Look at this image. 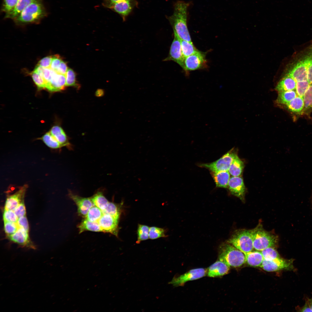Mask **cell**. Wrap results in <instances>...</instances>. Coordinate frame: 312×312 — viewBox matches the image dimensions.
<instances>
[{
    "label": "cell",
    "instance_id": "obj_24",
    "mask_svg": "<svg viewBox=\"0 0 312 312\" xmlns=\"http://www.w3.org/2000/svg\"><path fill=\"white\" fill-rule=\"evenodd\" d=\"M77 227L79 233L86 231L103 232L98 222H92L86 218L82 220Z\"/></svg>",
    "mask_w": 312,
    "mask_h": 312
},
{
    "label": "cell",
    "instance_id": "obj_14",
    "mask_svg": "<svg viewBox=\"0 0 312 312\" xmlns=\"http://www.w3.org/2000/svg\"><path fill=\"white\" fill-rule=\"evenodd\" d=\"M66 86L65 75L59 74L55 71L50 81L46 83V88L52 92L60 91Z\"/></svg>",
    "mask_w": 312,
    "mask_h": 312
},
{
    "label": "cell",
    "instance_id": "obj_10",
    "mask_svg": "<svg viewBox=\"0 0 312 312\" xmlns=\"http://www.w3.org/2000/svg\"><path fill=\"white\" fill-rule=\"evenodd\" d=\"M174 34V38L170 48L169 55L164 60L173 61L183 68L185 58L182 51L181 39L176 34Z\"/></svg>",
    "mask_w": 312,
    "mask_h": 312
},
{
    "label": "cell",
    "instance_id": "obj_11",
    "mask_svg": "<svg viewBox=\"0 0 312 312\" xmlns=\"http://www.w3.org/2000/svg\"><path fill=\"white\" fill-rule=\"evenodd\" d=\"M104 233H108L118 237V220L107 213H103L98 221Z\"/></svg>",
    "mask_w": 312,
    "mask_h": 312
},
{
    "label": "cell",
    "instance_id": "obj_28",
    "mask_svg": "<svg viewBox=\"0 0 312 312\" xmlns=\"http://www.w3.org/2000/svg\"><path fill=\"white\" fill-rule=\"evenodd\" d=\"M297 96L295 90L279 92L276 102L280 104L285 105Z\"/></svg>",
    "mask_w": 312,
    "mask_h": 312
},
{
    "label": "cell",
    "instance_id": "obj_51",
    "mask_svg": "<svg viewBox=\"0 0 312 312\" xmlns=\"http://www.w3.org/2000/svg\"><path fill=\"white\" fill-rule=\"evenodd\" d=\"M44 69V68L37 65L34 70L42 77Z\"/></svg>",
    "mask_w": 312,
    "mask_h": 312
},
{
    "label": "cell",
    "instance_id": "obj_7",
    "mask_svg": "<svg viewBox=\"0 0 312 312\" xmlns=\"http://www.w3.org/2000/svg\"><path fill=\"white\" fill-rule=\"evenodd\" d=\"M207 63L205 53L198 51L185 58L182 68L186 72L203 69Z\"/></svg>",
    "mask_w": 312,
    "mask_h": 312
},
{
    "label": "cell",
    "instance_id": "obj_42",
    "mask_svg": "<svg viewBox=\"0 0 312 312\" xmlns=\"http://www.w3.org/2000/svg\"><path fill=\"white\" fill-rule=\"evenodd\" d=\"M4 221L17 223L18 218L13 210L4 209L3 214Z\"/></svg>",
    "mask_w": 312,
    "mask_h": 312
},
{
    "label": "cell",
    "instance_id": "obj_5",
    "mask_svg": "<svg viewBox=\"0 0 312 312\" xmlns=\"http://www.w3.org/2000/svg\"><path fill=\"white\" fill-rule=\"evenodd\" d=\"M254 249L261 251L267 248L273 247L277 242L276 236L265 231L261 226L252 230Z\"/></svg>",
    "mask_w": 312,
    "mask_h": 312
},
{
    "label": "cell",
    "instance_id": "obj_1",
    "mask_svg": "<svg viewBox=\"0 0 312 312\" xmlns=\"http://www.w3.org/2000/svg\"><path fill=\"white\" fill-rule=\"evenodd\" d=\"M189 2L182 0L176 2L174 5L173 14L168 19L176 34L181 39L192 42L187 26L188 10Z\"/></svg>",
    "mask_w": 312,
    "mask_h": 312
},
{
    "label": "cell",
    "instance_id": "obj_26",
    "mask_svg": "<svg viewBox=\"0 0 312 312\" xmlns=\"http://www.w3.org/2000/svg\"><path fill=\"white\" fill-rule=\"evenodd\" d=\"M244 166L243 162L237 155L231 164L228 171L233 176H239L242 172Z\"/></svg>",
    "mask_w": 312,
    "mask_h": 312
},
{
    "label": "cell",
    "instance_id": "obj_52",
    "mask_svg": "<svg viewBox=\"0 0 312 312\" xmlns=\"http://www.w3.org/2000/svg\"><path fill=\"white\" fill-rule=\"evenodd\" d=\"M309 304L310 307L312 310V298L309 299L307 301Z\"/></svg>",
    "mask_w": 312,
    "mask_h": 312
},
{
    "label": "cell",
    "instance_id": "obj_6",
    "mask_svg": "<svg viewBox=\"0 0 312 312\" xmlns=\"http://www.w3.org/2000/svg\"><path fill=\"white\" fill-rule=\"evenodd\" d=\"M237 155L233 150H231L216 161L200 164L199 166L208 169L212 172L228 171L231 164Z\"/></svg>",
    "mask_w": 312,
    "mask_h": 312
},
{
    "label": "cell",
    "instance_id": "obj_39",
    "mask_svg": "<svg viewBox=\"0 0 312 312\" xmlns=\"http://www.w3.org/2000/svg\"><path fill=\"white\" fill-rule=\"evenodd\" d=\"M296 91L298 96L303 98V96L310 84L308 81L296 82Z\"/></svg>",
    "mask_w": 312,
    "mask_h": 312
},
{
    "label": "cell",
    "instance_id": "obj_40",
    "mask_svg": "<svg viewBox=\"0 0 312 312\" xmlns=\"http://www.w3.org/2000/svg\"><path fill=\"white\" fill-rule=\"evenodd\" d=\"M18 0H3L1 8L2 12L8 13L16 6Z\"/></svg>",
    "mask_w": 312,
    "mask_h": 312
},
{
    "label": "cell",
    "instance_id": "obj_46",
    "mask_svg": "<svg viewBox=\"0 0 312 312\" xmlns=\"http://www.w3.org/2000/svg\"><path fill=\"white\" fill-rule=\"evenodd\" d=\"M17 224L19 227L24 229L27 231H29V226L28 221L25 216L18 218Z\"/></svg>",
    "mask_w": 312,
    "mask_h": 312
},
{
    "label": "cell",
    "instance_id": "obj_12",
    "mask_svg": "<svg viewBox=\"0 0 312 312\" xmlns=\"http://www.w3.org/2000/svg\"><path fill=\"white\" fill-rule=\"evenodd\" d=\"M68 195L76 204L79 215L83 217H85L89 210L94 206L90 198L82 197L71 191H69Z\"/></svg>",
    "mask_w": 312,
    "mask_h": 312
},
{
    "label": "cell",
    "instance_id": "obj_13",
    "mask_svg": "<svg viewBox=\"0 0 312 312\" xmlns=\"http://www.w3.org/2000/svg\"><path fill=\"white\" fill-rule=\"evenodd\" d=\"M27 187V185H24L14 194L8 196L5 202L4 209L14 210L21 203L23 202Z\"/></svg>",
    "mask_w": 312,
    "mask_h": 312
},
{
    "label": "cell",
    "instance_id": "obj_18",
    "mask_svg": "<svg viewBox=\"0 0 312 312\" xmlns=\"http://www.w3.org/2000/svg\"><path fill=\"white\" fill-rule=\"evenodd\" d=\"M9 236L10 239L14 242L23 246L34 248L30 244L28 231L23 228L19 227L15 233Z\"/></svg>",
    "mask_w": 312,
    "mask_h": 312
},
{
    "label": "cell",
    "instance_id": "obj_44",
    "mask_svg": "<svg viewBox=\"0 0 312 312\" xmlns=\"http://www.w3.org/2000/svg\"><path fill=\"white\" fill-rule=\"evenodd\" d=\"M52 59V56H47L44 57L40 60L37 65L44 68H50Z\"/></svg>",
    "mask_w": 312,
    "mask_h": 312
},
{
    "label": "cell",
    "instance_id": "obj_29",
    "mask_svg": "<svg viewBox=\"0 0 312 312\" xmlns=\"http://www.w3.org/2000/svg\"><path fill=\"white\" fill-rule=\"evenodd\" d=\"M121 206L120 204L109 202L106 208L102 211L103 213L110 215L119 220L122 212Z\"/></svg>",
    "mask_w": 312,
    "mask_h": 312
},
{
    "label": "cell",
    "instance_id": "obj_25",
    "mask_svg": "<svg viewBox=\"0 0 312 312\" xmlns=\"http://www.w3.org/2000/svg\"><path fill=\"white\" fill-rule=\"evenodd\" d=\"M285 105L289 111L294 113H300L304 107L303 98L298 96Z\"/></svg>",
    "mask_w": 312,
    "mask_h": 312
},
{
    "label": "cell",
    "instance_id": "obj_45",
    "mask_svg": "<svg viewBox=\"0 0 312 312\" xmlns=\"http://www.w3.org/2000/svg\"><path fill=\"white\" fill-rule=\"evenodd\" d=\"M62 60L61 57L58 55L52 56L50 68L55 71L59 66Z\"/></svg>",
    "mask_w": 312,
    "mask_h": 312
},
{
    "label": "cell",
    "instance_id": "obj_17",
    "mask_svg": "<svg viewBox=\"0 0 312 312\" xmlns=\"http://www.w3.org/2000/svg\"><path fill=\"white\" fill-rule=\"evenodd\" d=\"M229 268L224 263L219 260L209 267L208 276L211 277H215L223 276L228 272Z\"/></svg>",
    "mask_w": 312,
    "mask_h": 312
},
{
    "label": "cell",
    "instance_id": "obj_27",
    "mask_svg": "<svg viewBox=\"0 0 312 312\" xmlns=\"http://www.w3.org/2000/svg\"><path fill=\"white\" fill-rule=\"evenodd\" d=\"M90 198L94 205L102 211L106 208L109 202L101 192H97Z\"/></svg>",
    "mask_w": 312,
    "mask_h": 312
},
{
    "label": "cell",
    "instance_id": "obj_3",
    "mask_svg": "<svg viewBox=\"0 0 312 312\" xmlns=\"http://www.w3.org/2000/svg\"><path fill=\"white\" fill-rule=\"evenodd\" d=\"M219 250V260L230 267H240L246 262L244 254L228 243L222 244Z\"/></svg>",
    "mask_w": 312,
    "mask_h": 312
},
{
    "label": "cell",
    "instance_id": "obj_31",
    "mask_svg": "<svg viewBox=\"0 0 312 312\" xmlns=\"http://www.w3.org/2000/svg\"><path fill=\"white\" fill-rule=\"evenodd\" d=\"M181 45L183 55L185 58L198 51L192 42L181 40Z\"/></svg>",
    "mask_w": 312,
    "mask_h": 312
},
{
    "label": "cell",
    "instance_id": "obj_41",
    "mask_svg": "<svg viewBox=\"0 0 312 312\" xmlns=\"http://www.w3.org/2000/svg\"><path fill=\"white\" fill-rule=\"evenodd\" d=\"M4 222V231L8 236L15 233L19 228L16 223L5 221Z\"/></svg>",
    "mask_w": 312,
    "mask_h": 312
},
{
    "label": "cell",
    "instance_id": "obj_16",
    "mask_svg": "<svg viewBox=\"0 0 312 312\" xmlns=\"http://www.w3.org/2000/svg\"><path fill=\"white\" fill-rule=\"evenodd\" d=\"M135 3L134 0L121 1L115 3L110 8L125 19L131 12Z\"/></svg>",
    "mask_w": 312,
    "mask_h": 312
},
{
    "label": "cell",
    "instance_id": "obj_37",
    "mask_svg": "<svg viewBox=\"0 0 312 312\" xmlns=\"http://www.w3.org/2000/svg\"><path fill=\"white\" fill-rule=\"evenodd\" d=\"M303 99L304 103V110L312 109V84H310L305 92Z\"/></svg>",
    "mask_w": 312,
    "mask_h": 312
},
{
    "label": "cell",
    "instance_id": "obj_38",
    "mask_svg": "<svg viewBox=\"0 0 312 312\" xmlns=\"http://www.w3.org/2000/svg\"><path fill=\"white\" fill-rule=\"evenodd\" d=\"M31 75L33 81L39 90L46 88V83L43 78L35 71L32 72Z\"/></svg>",
    "mask_w": 312,
    "mask_h": 312
},
{
    "label": "cell",
    "instance_id": "obj_34",
    "mask_svg": "<svg viewBox=\"0 0 312 312\" xmlns=\"http://www.w3.org/2000/svg\"><path fill=\"white\" fill-rule=\"evenodd\" d=\"M149 238L152 239L167 237L164 229L155 226L149 227Z\"/></svg>",
    "mask_w": 312,
    "mask_h": 312
},
{
    "label": "cell",
    "instance_id": "obj_22",
    "mask_svg": "<svg viewBox=\"0 0 312 312\" xmlns=\"http://www.w3.org/2000/svg\"><path fill=\"white\" fill-rule=\"evenodd\" d=\"M296 85V82L293 79L285 75L278 83L275 89L278 92L295 90Z\"/></svg>",
    "mask_w": 312,
    "mask_h": 312
},
{
    "label": "cell",
    "instance_id": "obj_47",
    "mask_svg": "<svg viewBox=\"0 0 312 312\" xmlns=\"http://www.w3.org/2000/svg\"><path fill=\"white\" fill-rule=\"evenodd\" d=\"M55 71L50 68H44L42 77L45 80L46 85L51 79Z\"/></svg>",
    "mask_w": 312,
    "mask_h": 312
},
{
    "label": "cell",
    "instance_id": "obj_30",
    "mask_svg": "<svg viewBox=\"0 0 312 312\" xmlns=\"http://www.w3.org/2000/svg\"><path fill=\"white\" fill-rule=\"evenodd\" d=\"M39 139L41 140L47 146L51 148L57 149L63 147L49 132L46 133Z\"/></svg>",
    "mask_w": 312,
    "mask_h": 312
},
{
    "label": "cell",
    "instance_id": "obj_36",
    "mask_svg": "<svg viewBox=\"0 0 312 312\" xmlns=\"http://www.w3.org/2000/svg\"><path fill=\"white\" fill-rule=\"evenodd\" d=\"M65 75L66 86H78L76 82V74L72 69L68 68Z\"/></svg>",
    "mask_w": 312,
    "mask_h": 312
},
{
    "label": "cell",
    "instance_id": "obj_21",
    "mask_svg": "<svg viewBox=\"0 0 312 312\" xmlns=\"http://www.w3.org/2000/svg\"><path fill=\"white\" fill-rule=\"evenodd\" d=\"M42 0H18L14 8L10 12L6 13L5 18L14 19L29 5L34 2Z\"/></svg>",
    "mask_w": 312,
    "mask_h": 312
},
{
    "label": "cell",
    "instance_id": "obj_43",
    "mask_svg": "<svg viewBox=\"0 0 312 312\" xmlns=\"http://www.w3.org/2000/svg\"><path fill=\"white\" fill-rule=\"evenodd\" d=\"M13 211L18 218L25 216L26 209L24 202L21 203Z\"/></svg>",
    "mask_w": 312,
    "mask_h": 312
},
{
    "label": "cell",
    "instance_id": "obj_50",
    "mask_svg": "<svg viewBox=\"0 0 312 312\" xmlns=\"http://www.w3.org/2000/svg\"><path fill=\"white\" fill-rule=\"evenodd\" d=\"M300 310V311L302 312H312V310L307 301L306 302L305 304Z\"/></svg>",
    "mask_w": 312,
    "mask_h": 312
},
{
    "label": "cell",
    "instance_id": "obj_20",
    "mask_svg": "<svg viewBox=\"0 0 312 312\" xmlns=\"http://www.w3.org/2000/svg\"><path fill=\"white\" fill-rule=\"evenodd\" d=\"M212 176L217 187L226 188L230 179V174L228 171L212 172Z\"/></svg>",
    "mask_w": 312,
    "mask_h": 312
},
{
    "label": "cell",
    "instance_id": "obj_15",
    "mask_svg": "<svg viewBox=\"0 0 312 312\" xmlns=\"http://www.w3.org/2000/svg\"><path fill=\"white\" fill-rule=\"evenodd\" d=\"M228 187L232 194L241 199L243 198L245 189L242 178L239 176L231 177L229 180Z\"/></svg>",
    "mask_w": 312,
    "mask_h": 312
},
{
    "label": "cell",
    "instance_id": "obj_49",
    "mask_svg": "<svg viewBox=\"0 0 312 312\" xmlns=\"http://www.w3.org/2000/svg\"><path fill=\"white\" fill-rule=\"evenodd\" d=\"M124 0H104L103 5L105 7L110 8L116 3Z\"/></svg>",
    "mask_w": 312,
    "mask_h": 312
},
{
    "label": "cell",
    "instance_id": "obj_4",
    "mask_svg": "<svg viewBox=\"0 0 312 312\" xmlns=\"http://www.w3.org/2000/svg\"><path fill=\"white\" fill-rule=\"evenodd\" d=\"M227 242L243 253L252 251L254 249L252 230H242L237 231Z\"/></svg>",
    "mask_w": 312,
    "mask_h": 312
},
{
    "label": "cell",
    "instance_id": "obj_2",
    "mask_svg": "<svg viewBox=\"0 0 312 312\" xmlns=\"http://www.w3.org/2000/svg\"><path fill=\"white\" fill-rule=\"evenodd\" d=\"M47 15L46 10L42 1H37L29 5L14 19L18 23H34L39 21Z\"/></svg>",
    "mask_w": 312,
    "mask_h": 312
},
{
    "label": "cell",
    "instance_id": "obj_35",
    "mask_svg": "<svg viewBox=\"0 0 312 312\" xmlns=\"http://www.w3.org/2000/svg\"><path fill=\"white\" fill-rule=\"evenodd\" d=\"M260 251L264 259L266 260H270L280 257L277 251L273 247L267 248Z\"/></svg>",
    "mask_w": 312,
    "mask_h": 312
},
{
    "label": "cell",
    "instance_id": "obj_23",
    "mask_svg": "<svg viewBox=\"0 0 312 312\" xmlns=\"http://www.w3.org/2000/svg\"><path fill=\"white\" fill-rule=\"evenodd\" d=\"M49 132L63 147L69 146L67 135L61 127L53 126Z\"/></svg>",
    "mask_w": 312,
    "mask_h": 312
},
{
    "label": "cell",
    "instance_id": "obj_9",
    "mask_svg": "<svg viewBox=\"0 0 312 312\" xmlns=\"http://www.w3.org/2000/svg\"><path fill=\"white\" fill-rule=\"evenodd\" d=\"M206 272V270L202 268L192 269L179 276L174 277L169 283L174 286H182L187 281L204 277Z\"/></svg>",
    "mask_w": 312,
    "mask_h": 312
},
{
    "label": "cell",
    "instance_id": "obj_32",
    "mask_svg": "<svg viewBox=\"0 0 312 312\" xmlns=\"http://www.w3.org/2000/svg\"><path fill=\"white\" fill-rule=\"evenodd\" d=\"M103 214L102 211L95 206L89 210L85 218L92 222H98Z\"/></svg>",
    "mask_w": 312,
    "mask_h": 312
},
{
    "label": "cell",
    "instance_id": "obj_33",
    "mask_svg": "<svg viewBox=\"0 0 312 312\" xmlns=\"http://www.w3.org/2000/svg\"><path fill=\"white\" fill-rule=\"evenodd\" d=\"M149 227L148 226L138 224L137 230V244H139L141 241L149 238Z\"/></svg>",
    "mask_w": 312,
    "mask_h": 312
},
{
    "label": "cell",
    "instance_id": "obj_8",
    "mask_svg": "<svg viewBox=\"0 0 312 312\" xmlns=\"http://www.w3.org/2000/svg\"><path fill=\"white\" fill-rule=\"evenodd\" d=\"M293 259H283L281 257L270 260L264 259L260 266L268 272H274L283 270H292L294 269Z\"/></svg>",
    "mask_w": 312,
    "mask_h": 312
},
{
    "label": "cell",
    "instance_id": "obj_19",
    "mask_svg": "<svg viewBox=\"0 0 312 312\" xmlns=\"http://www.w3.org/2000/svg\"><path fill=\"white\" fill-rule=\"evenodd\" d=\"M244 253L245 256L246 262L252 266L260 267L264 260L260 251H251Z\"/></svg>",
    "mask_w": 312,
    "mask_h": 312
},
{
    "label": "cell",
    "instance_id": "obj_48",
    "mask_svg": "<svg viewBox=\"0 0 312 312\" xmlns=\"http://www.w3.org/2000/svg\"><path fill=\"white\" fill-rule=\"evenodd\" d=\"M68 68L66 62L62 60L55 71L59 74L65 75Z\"/></svg>",
    "mask_w": 312,
    "mask_h": 312
}]
</instances>
